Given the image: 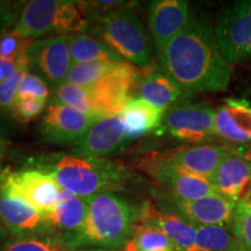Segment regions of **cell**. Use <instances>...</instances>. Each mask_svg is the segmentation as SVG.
Returning a JSON list of instances; mask_svg holds the SVG:
<instances>
[{
  "label": "cell",
  "mask_w": 251,
  "mask_h": 251,
  "mask_svg": "<svg viewBox=\"0 0 251 251\" xmlns=\"http://www.w3.org/2000/svg\"><path fill=\"white\" fill-rule=\"evenodd\" d=\"M237 152L240 153L241 156L243 157L244 159H247L248 162L251 164V146L249 147H243V148H240L237 150Z\"/></svg>",
  "instance_id": "36"
},
{
  "label": "cell",
  "mask_w": 251,
  "mask_h": 251,
  "mask_svg": "<svg viewBox=\"0 0 251 251\" xmlns=\"http://www.w3.org/2000/svg\"><path fill=\"white\" fill-rule=\"evenodd\" d=\"M98 118L90 117L68 107L51 102L46 107L40 129L43 139L50 143H76L90 129Z\"/></svg>",
  "instance_id": "11"
},
{
  "label": "cell",
  "mask_w": 251,
  "mask_h": 251,
  "mask_svg": "<svg viewBox=\"0 0 251 251\" xmlns=\"http://www.w3.org/2000/svg\"><path fill=\"white\" fill-rule=\"evenodd\" d=\"M125 140L124 126L119 115L100 118L75 143V151L78 156L102 158L118 151Z\"/></svg>",
  "instance_id": "15"
},
{
  "label": "cell",
  "mask_w": 251,
  "mask_h": 251,
  "mask_svg": "<svg viewBox=\"0 0 251 251\" xmlns=\"http://www.w3.org/2000/svg\"><path fill=\"white\" fill-rule=\"evenodd\" d=\"M101 35L122 58L140 68L151 63L150 45L146 29L134 9L120 7L100 18Z\"/></svg>",
  "instance_id": "5"
},
{
  "label": "cell",
  "mask_w": 251,
  "mask_h": 251,
  "mask_svg": "<svg viewBox=\"0 0 251 251\" xmlns=\"http://www.w3.org/2000/svg\"><path fill=\"white\" fill-rule=\"evenodd\" d=\"M86 216L87 202L85 198L62 190L48 220L52 228L64 231L69 238H71L83 230Z\"/></svg>",
  "instance_id": "21"
},
{
  "label": "cell",
  "mask_w": 251,
  "mask_h": 251,
  "mask_svg": "<svg viewBox=\"0 0 251 251\" xmlns=\"http://www.w3.org/2000/svg\"><path fill=\"white\" fill-rule=\"evenodd\" d=\"M227 147L222 146H196L179 150L174 155L163 159L166 164L178 170L202 176L211 179L218 166L230 153Z\"/></svg>",
  "instance_id": "20"
},
{
  "label": "cell",
  "mask_w": 251,
  "mask_h": 251,
  "mask_svg": "<svg viewBox=\"0 0 251 251\" xmlns=\"http://www.w3.org/2000/svg\"><path fill=\"white\" fill-rule=\"evenodd\" d=\"M211 181L218 193L240 203L251 198V164L237 151L220 163Z\"/></svg>",
  "instance_id": "16"
},
{
  "label": "cell",
  "mask_w": 251,
  "mask_h": 251,
  "mask_svg": "<svg viewBox=\"0 0 251 251\" xmlns=\"http://www.w3.org/2000/svg\"><path fill=\"white\" fill-rule=\"evenodd\" d=\"M216 136L233 143L251 142V107L246 100L228 98L215 111Z\"/></svg>",
  "instance_id": "18"
},
{
  "label": "cell",
  "mask_w": 251,
  "mask_h": 251,
  "mask_svg": "<svg viewBox=\"0 0 251 251\" xmlns=\"http://www.w3.org/2000/svg\"><path fill=\"white\" fill-rule=\"evenodd\" d=\"M214 30L219 48L231 65L251 59V0L226 6Z\"/></svg>",
  "instance_id": "7"
},
{
  "label": "cell",
  "mask_w": 251,
  "mask_h": 251,
  "mask_svg": "<svg viewBox=\"0 0 251 251\" xmlns=\"http://www.w3.org/2000/svg\"><path fill=\"white\" fill-rule=\"evenodd\" d=\"M21 69H27L28 70V61L26 58V52L18 61H12V59L0 58V83H4L9 80L18 74Z\"/></svg>",
  "instance_id": "35"
},
{
  "label": "cell",
  "mask_w": 251,
  "mask_h": 251,
  "mask_svg": "<svg viewBox=\"0 0 251 251\" xmlns=\"http://www.w3.org/2000/svg\"><path fill=\"white\" fill-rule=\"evenodd\" d=\"M190 17V7L185 0H156L151 2L149 27L157 54L184 29Z\"/></svg>",
  "instance_id": "13"
},
{
  "label": "cell",
  "mask_w": 251,
  "mask_h": 251,
  "mask_svg": "<svg viewBox=\"0 0 251 251\" xmlns=\"http://www.w3.org/2000/svg\"><path fill=\"white\" fill-rule=\"evenodd\" d=\"M186 251H246L242 244L225 227L199 226L194 244Z\"/></svg>",
  "instance_id": "25"
},
{
  "label": "cell",
  "mask_w": 251,
  "mask_h": 251,
  "mask_svg": "<svg viewBox=\"0 0 251 251\" xmlns=\"http://www.w3.org/2000/svg\"><path fill=\"white\" fill-rule=\"evenodd\" d=\"M7 230H6V228L4 227V225H2L1 220H0V243L4 242L5 238L7 237Z\"/></svg>",
  "instance_id": "37"
},
{
  "label": "cell",
  "mask_w": 251,
  "mask_h": 251,
  "mask_svg": "<svg viewBox=\"0 0 251 251\" xmlns=\"http://www.w3.org/2000/svg\"><path fill=\"white\" fill-rule=\"evenodd\" d=\"M137 92L140 99L162 109L170 107L184 96V92L177 84L162 70H150L144 75L137 87Z\"/></svg>",
  "instance_id": "23"
},
{
  "label": "cell",
  "mask_w": 251,
  "mask_h": 251,
  "mask_svg": "<svg viewBox=\"0 0 251 251\" xmlns=\"http://www.w3.org/2000/svg\"><path fill=\"white\" fill-rule=\"evenodd\" d=\"M87 216L83 230L65 243L71 248L96 247L111 249L126 246L134 233L140 208L112 192L103 191L86 198Z\"/></svg>",
  "instance_id": "2"
},
{
  "label": "cell",
  "mask_w": 251,
  "mask_h": 251,
  "mask_svg": "<svg viewBox=\"0 0 251 251\" xmlns=\"http://www.w3.org/2000/svg\"><path fill=\"white\" fill-rule=\"evenodd\" d=\"M94 251H103V250H100V249H99V250H94Z\"/></svg>",
  "instance_id": "39"
},
{
  "label": "cell",
  "mask_w": 251,
  "mask_h": 251,
  "mask_svg": "<svg viewBox=\"0 0 251 251\" xmlns=\"http://www.w3.org/2000/svg\"><path fill=\"white\" fill-rule=\"evenodd\" d=\"M141 226L159 229L170 238L179 251L190 249L196 241V226L178 215L157 211L149 203L140 208V215L135 222L134 229Z\"/></svg>",
  "instance_id": "19"
},
{
  "label": "cell",
  "mask_w": 251,
  "mask_h": 251,
  "mask_svg": "<svg viewBox=\"0 0 251 251\" xmlns=\"http://www.w3.org/2000/svg\"><path fill=\"white\" fill-rule=\"evenodd\" d=\"M174 200L178 212L191 224L199 226H220L226 227L233 224L237 203L222 194L200 198L197 200L183 201Z\"/></svg>",
  "instance_id": "17"
},
{
  "label": "cell",
  "mask_w": 251,
  "mask_h": 251,
  "mask_svg": "<svg viewBox=\"0 0 251 251\" xmlns=\"http://www.w3.org/2000/svg\"><path fill=\"white\" fill-rule=\"evenodd\" d=\"M54 102L68 106L78 112L93 117L86 87L75 85L69 81H63L62 84L55 87Z\"/></svg>",
  "instance_id": "28"
},
{
  "label": "cell",
  "mask_w": 251,
  "mask_h": 251,
  "mask_svg": "<svg viewBox=\"0 0 251 251\" xmlns=\"http://www.w3.org/2000/svg\"><path fill=\"white\" fill-rule=\"evenodd\" d=\"M234 236L246 251H251V201L237 203L233 219Z\"/></svg>",
  "instance_id": "30"
},
{
  "label": "cell",
  "mask_w": 251,
  "mask_h": 251,
  "mask_svg": "<svg viewBox=\"0 0 251 251\" xmlns=\"http://www.w3.org/2000/svg\"><path fill=\"white\" fill-rule=\"evenodd\" d=\"M148 170L157 180L166 185L172 199L190 201L218 193L211 179L175 169L161 159L150 164Z\"/></svg>",
  "instance_id": "14"
},
{
  "label": "cell",
  "mask_w": 251,
  "mask_h": 251,
  "mask_svg": "<svg viewBox=\"0 0 251 251\" xmlns=\"http://www.w3.org/2000/svg\"><path fill=\"white\" fill-rule=\"evenodd\" d=\"M248 200H250V201H251V198H250V199H248ZM246 201H247V200H246Z\"/></svg>",
  "instance_id": "40"
},
{
  "label": "cell",
  "mask_w": 251,
  "mask_h": 251,
  "mask_svg": "<svg viewBox=\"0 0 251 251\" xmlns=\"http://www.w3.org/2000/svg\"><path fill=\"white\" fill-rule=\"evenodd\" d=\"M19 41H20V39H18L12 33L2 36L0 39V58L18 61V59L23 57L28 46L21 47Z\"/></svg>",
  "instance_id": "34"
},
{
  "label": "cell",
  "mask_w": 251,
  "mask_h": 251,
  "mask_svg": "<svg viewBox=\"0 0 251 251\" xmlns=\"http://www.w3.org/2000/svg\"><path fill=\"white\" fill-rule=\"evenodd\" d=\"M126 140H135L151 133L161 126L164 109L156 107L143 99H133L119 114Z\"/></svg>",
  "instance_id": "22"
},
{
  "label": "cell",
  "mask_w": 251,
  "mask_h": 251,
  "mask_svg": "<svg viewBox=\"0 0 251 251\" xmlns=\"http://www.w3.org/2000/svg\"><path fill=\"white\" fill-rule=\"evenodd\" d=\"M56 180L61 190L81 198L121 186L127 179L126 172L118 165L102 158L62 155L54 158L47 171Z\"/></svg>",
  "instance_id": "3"
},
{
  "label": "cell",
  "mask_w": 251,
  "mask_h": 251,
  "mask_svg": "<svg viewBox=\"0 0 251 251\" xmlns=\"http://www.w3.org/2000/svg\"><path fill=\"white\" fill-rule=\"evenodd\" d=\"M157 55L161 70L184 94L220 92L233 76V65L222 55L214 28L199 14H191L184 29Z\"/></svg>",
  "instance_id": "1"
},
{
  "label": "cell",
  "mask_w": 251,
  "mask_h": 251,
  "mask_svg": "<svg viewBox=\"0 0 251 251\" xmlns=\"http://www.w3.org/2000/svg\"><path fill=\"white\" fill-rule=\"evenodd\" d=\"M140 71L129 62H118L115 68L94 85L86 87L94 118L117 117L133 100L139 87Z\"/></svg>",
  "instance_id": "6"
},
{
  "label": "cell",
  "mask_w": 251,
  "mask_h": 251,
  "mask_svg": "<svg viewBox=\"0 0 251 251\" xmlns=\"http://www.w3.org/2000/svg\"><path fill=\"white\" fill-rule=\"evenodd\" d=\"M2 7H4V6L0 5V19H1L2 15H4V11H2Z\"/></svg>",
  "instance_id": "38"
},
{
  "label": "cell",
  "mask_w": 251,
  "mask_h": 251,
  "mask_svg": "<svg viewBox=\"0 0 251 251\" xmlns=\"http://www.w3.org/2000/svg\"><path fill=\"white\" fill-rule=\"evenodd\" d=\"M27 97L43 100H48L49 98V90L47 84L39 76L29 72H27L21 80L17 98H27Z\"/></svg>",
  "instance_id": "32"
},
{
  "label": "cell",
  "mask_w": 251,
  "mask_h": 251,
  "mask_svg": "<svg viewBox=\"0 0 251 251\" xmlns=\"http://www.w3.org/2000/svg\"><path fill=\"white\" fill-rule=\"evenodd\" d=\"M27 72V69H21L13 78L4 83H0V108L6 109V111L13 109L21 80Z\"/></svg>",
  "instance_id": "33"
},
{
  "label": "cell",
  "mask_w": 251,
  "mask_h": 251,
  "mask_svg": "<svg viewBox=\"0 0 251 251\" xmlns=\"http://www.w3.org/2000/svg\"><path fill=\"white\" fill-rule=\"evenodd\" d=\"M77 2L67 0H33L21 11L12 34L20 40L39 39L52 33H71L85 28Z\"/></svg>",
  "instance_id": "4"
},
{
  "label": "cell",
  "mask_w": 251,
  "mask_h": 251,
  "mask_svg": "<svg viewBox=\"0 0 251 251\" xmlns=\"http://www.w3.org/2000/svg\"><path fill=\"white\" fill-rule=\"evenodd\" d=\"M175 251H179V250H175Z\"/></svg>",
  "instance_id": "41"
},
{
  "label": "cell",
  "mask_w": 251,
  "mask_h": 251,
  "mask_svg": "<svg viewBox=\"0 0 251 251\" xmlns=\"http://www.w3.org/2000/svg\"><path fill=\"white\" fill-rule=\"evenodd\" d=\"M131 243L137 251H175V243L159 229L141 226L134 229Z\"/></svg>",
  "instance_id": "27"
},
{
  "label": "cell",
  "mask_w": 251,
  "mask_h": 251,
  "mask_svg": "<svg viewBox=\"0 0 251 251\" xmlns=\"http://www.w3.org/2000/svg\"><path fill=\"white\" fill-rule=\"evenodd\" d=\"M28 67L55 87L67 79L72 67L68 36L61 35L29 43L26 49Z\"/></svg>",
  "instance_id": "9"
},
{
  "label": "cell",
  "mask_w": 251,
  "mask_h": 251,
  "mask_svg": "<svg viewBox=\"0 0 251 251\" xmlns=\"http://www.w3.org/2000/svg\"><path fill=\"white\" fill-rule=\"evenodd\" d=\"M70 249L64 240L46 236L19 238L0 246V251H70Z\"/></svg>",
  "instance_id": "29"
},
{
  "label": "cell",
  "mask_w": 251,
  "mask_h": 251,
  "mask_svg": "<svg viewBox=\"0 0 251 251\" xmlns=\"http://www.w3.org/2000/svg\"><path fill=\"white\" fill-rule=\"evenodd\" d=\"M61 191L48 172L36 169L5 171L0 177V193L20 198L47 219L51 214Z\"/></svg>",
  "instance_id": "8"
},
{
  "label": "cell",
  "mask_w": 251,
  "mask_h": 251,
  "mask_svg": "<svg viewBox=\"0 0 251 251\" xmlns=\"http://www.w3.org/2000/svg\"><path fill=\"white\" fill-rule=\"evenodd\" d=\"M68 45L74 64L125 61L107 43L96 37L85 35V34L68 36Z\"/></svg>",
  "instance_id": "24"
},
{
  "label": "cell",
  "mask_w": 251,
  "mask_h": 251,
  "mask_svg": "<svg viewBox=\"0 0 251 251\" xmlns=\"http://www.w3.org/2000/svg\"><path fill=\"white\" fill-rule=\"evenodd\" d=\"M0 220L15 240L46 235L52 228L49 220L25 200L1 193Z\"/></svg>",
  "instance_id": "12"
},
{
  "label": "cell",
  "mask_w": 251,
  "mask_h": 251,
  "mask_svg": "<svg viewBox=\"0 0 251 251\" xmlns=\"http://www.w3.org/2000/svg\"><path fill=\"white\" fill-rule=\"evenodd\" d=\"M215 111L203 103L171 108L164 115V129L176 139L197 143L215 135Z\"/></svg>",
  "instance_id": "10"
},
{
  "label": "cell",
  "mask_w": 251,
  "mask_h": 251,
  "mask_svg": "<svg viewBox=\"0 0 251 251\" xmlns=\"http://www.w3.org/2000/svg\"><path fill=\"white\" fill-rule=\"evenodd\" d=\"M47 100L27 97V98H17L12 112L19 120L30 121L39 117L46 107Z\"/></svg>",
  "instance_id": "31"
},
{
  "label": "cell",
  "mask_w": 251,
  "mask_h": 251,
  "mask_svg": "<svg viewBox=\"0 0 251 251\" xmlns=\"http://www.w3.org/2000/svg\"><path fill=\"white\" fill-rule=\"evenodd\" d=\"M118 62H91L72 64L65 81L75 85L90 87L102 79L115 68Z\"/></svg>",
  "instance_id": "26"
}]
</instances>
